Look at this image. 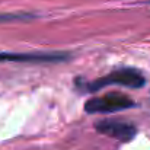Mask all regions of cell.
Listing matches in <instances>:
<instances>
[{"label": "cell", "mask_w": 150, "mask_h": 150, "mask_svg": "<svg viewBox=\"0 0 150 150\" xmlns=\"http://www.w3.org/2000/svg\"><path fill=\"white\" fill-rule=\"evenodd\" d=\"M133 106H136V102L130 96L124 93L112 92V93H106V95L86 100L85 111L88 114H111V112L124 111Z\"/></svg>", "instance_id": "obj_2"}, {"label": "cell", "mask_w": 150, "mask_h": 150, "mask_svg": "<svg viewBox=\"0 0 150 150\" xmlns=\"http://www.w3.org/2000/svg\"><path fill=\"white\" fill-rule=\"evenodd\" d=\"M95 130L100 134L117 139L122 143L131 142L137 134V128L133 124L121 121V120H100V121H96Z\"/></svg>", "instance_id": "obj_3"}, {"label": "cell", "mask_w": 150, "mask_h": 150, "mask_svg": "<svg viewBox=\"0 0 150 150\" xmlns=\"http://www.w3.org/2000/svg\"><path fill=\"white\" fill-rule=\"evenodd\" d=\"M144 83H146V79L142 74V71H139L137 69H131V67H122V69H117V70L102 76L93 82L80 85V88L85 89L86 92H96L102 88L111 86V85H120V86H125V88L139 89V88L144 86Z\"/></svg>", "instance_id": "obj_1"}, {"label": "cell", "mask_w": 150, "mask_h": 150, "mask_svg": "<svg viewBox=\"0 0 150 150\" xmlns=\"http://www.w3.org/2000/svg\"><path fill=\"white\" fill-rule=\"evenodd\" d=\"M19 18H29V15H0V21H16Z\"/></svg>", "instance_id": "obj_5"}, {"label": "cell", "mask_w": 150, "mask_h": 150, "mask_svg": "<svg viewBox=\"0 0 150 150\" xmlns=\"http://www.w3.org/2000/svg\"><path fill=\"white\" fill-rule=\"evenodd\" d=\"M67 58V52H0V61L13 63H60Z\"/></svg>", "instance_id": "obj_4"}]
</instances>
